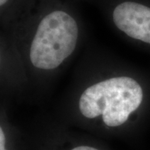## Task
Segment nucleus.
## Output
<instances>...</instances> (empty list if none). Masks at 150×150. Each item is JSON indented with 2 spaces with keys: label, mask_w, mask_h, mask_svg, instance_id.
<instances>
[{
  "label": "nucleus",
  "mask_w": 150,
  "mask_h": 150,
  "mask_svg": "<svg viewBox=\"0 0 150 150\" xmlns=\"http://www.w3.org/2000/svg\"><path fill=\"white\" fill-rule=\"evenodd\" d=\"M143 98V89L135 79L115 77L87 88L81 94L79 107L86 118L102 115L107 126L118 127L139 108Z\"/></svg>",
  "instance_id": "1"
},
{
  "label": "nucleus",
  "mask_w": 150,
  "mask_h": 150,
  "mask_svg": "<svg viewBox=\"0 0 150 150\" xmlns=\"http://www.w3.org/2000/svg\"><path fill=\"white\" fill-rule=\"evenodd\" d=\"M79 36L75 19L64 11L56 10L43 18L33 38L29 58L39 69L58 68L74 51Z\"/></svg>",
  "instance_id": "2"
},
{
  "label": "nucleus",
  "mask_w": 150,
  "mask_h": 150,
  "mask_svg": "<svg viewBox=\"0 0 150 150\" xmlns=\"http://www.w3.org/2000/svg\"><path fill=\"white\" fill-rule=\"evenodd\" d=\"M112 19L116 27L128 36L150 44V8L124 2L114 8Z\"/></svg>",
  "instance_id": "3"
},
{
  "label": "nucleus",
  "mask_w": 150,
  "mask_h": 150,
  "mask_svg": "<svg viewBox=\"0 0 150 150\" xmlns=\"http://www.w3.org/2000/svg\"><path fill=\"white\" fill-rule=\"evenodd\" d=\"M0 150H6L5 149V135L4 130L0 129Z\"/></svg>",
  "instance_id": "4"
},
{
  "label": "nucleus",
  "mask_w": 150,
  "mask_h": 150,
  "mask_svg": "<svg viewBox=\"0 0 150 150\" xmlns=\"http://www.w3.org/2000/svg\"><path fill=\"white\" fill-rule=\"evenodd\" d=\"M72 150H98L95 149V148H93V147H89V146H79V147H76L74 149H73Z\"/></svg>",
  "instance_id": "5"
},
{
  "label": "nucleus",
  "mask_w": 150,
  "mask_h": 150,
  "mask_svg": "<svg viewBox=\"0 0 150 150\" xmlns=\"http://www.w3.org/2000/svg\"><path fill=\"white\" fill-rule=\"evenodd\" d=\"M8 1V0H0V5L1 6L4 5Z\"/></svg>",
  "instance_id": "6"
}]
</instances>
